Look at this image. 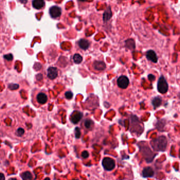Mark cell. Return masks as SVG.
Here are the masks:
<instances>
[{
  "label": "cell",
  "instance_id": "obj_1",
  "mask_svg": "<svg viewBox=\"0 0 180 180\" xmlns=\"http://www.w3.org/2000/svg\"><path fill=\"white\" fill-rule=\"evenodd\" d=\"M48 98L47 93L44 90H34L32 92V101L37 107L47 103Z\"/></svg>",
  "mask_w": 180,
  "mask_h": 180
},
{
  "label": "cell",
  "instance_id": "obj_2",
  "mask_svg": "<svg viewBox=\"0 0 180 180\" xmlns=\"http://www.w3.org/2000/svg\"><path fill=\"white\" fill-rule=\"evenodd\" d=\"M151 144L153 149L156 151H164L166 150L167 141V138L164 136L158 137L151 142Z\"/></svg>",
  "mask_w": 180,
  "mask_h": 180
},
{
  "label": "cell",
  "instance_id": "obj_3",
  "mask_svg": "<svg viewBox=\"0 0 180 180\" xmlns=\"http://www.w3.org/2000/svg\"><path fill=\"white\" fill-rule=\"evenodd\" d=\"M157 87L158 92L162 94H165L167 92L169 89V86L164 77L161 76L159 78L158 82Z\"/></svg>",
  "mask_w": 180,
  "mask_h": 180
},
{
  "label": "cell",
  "instance_id": "obj_4",
  "mask_svg": "<svg viewBox=\"0 0 180 180\" xmlns=\"http://www.w3.org/2000/svg\"><path fill=\"white\" fill-rule=\"evenodd\" d=\"M102 165L104 169L110 171L114 169L115 167V161L112 158H105L102 161Z\"/></svg>",
  "mask_w": 180,
  "mask_h": 180
},
{
  "label": "cell",
  "instance_id": "obj_5",
  "mask_svg": "<svg viewBox=\"0 0 180 180\" xmlns=\"http://www.w3.org/2000/svg\"><path fill=\"white\" fill-rule=\"evenodd\" d=\"M91 65L92 68L96 72H100L106 68V65L102 61H94Z\"/></svg>",
  "mask_w": 180,
  "mask_h": 180
},
{
  "label": "cell",
  "instance_id": "obj_6",
  "mask_svg": "<svg viewBox=\"0 0 180 180\" xmlns=\"http://www.w3.org/2000/svg\"><path fill=\"white\" fill-rule=\"evenodd\" d=\"M141 152L147 162H151L152 161L154 156L152 152L150 150V148H149L147 147H142L141 149Z\"/></svg>",
  "mask_w": 180,
  "mask_h": 180
},
{
  "label": "cell",
  "instance_id": "obj_7",
  "mask_svg": "<svg viewBox=\"0 0 180 180\" xmlns=\"http://www.w3.org/2000/svg\"><path fill=\"white\" fill-rule=\"evenodd\" d=\"M117 84L118 87L121 89H126L128 87L129 85L128 77L124 75H122L119 77L117 80Z\"/></svg>",
  "mask_w": 180,
  "mask_h": 180
},
{
  "label": "cell",
  "instance_id": "obj_8",
  "mask_svg": "<svg viewBox=\"0 0 180 180\" xmlns=\"http://www.w3.org/2000/svg\"><path fill=\"white\" fill-rule=\"evenodd\" d=\"M49 13L52 18L56 19L61 15V8L57 6H53L50 8Z\"/></svg>",
  "mask_w": 180,
  "mask_h": 180
},
{
  "label": "cell",
  "instance_id": "obj_9",
  "mask_svg": "<svg viewBox=\"0 0 180 180\" xmlns=\"http://www.w3.org/2000/svg\"><path fill=\"white\" fill-rule=\"evenodd\" d=\"M58 76V70L55 67H50L47 69V77L50 79L54 80Z\"/></svg>",
  "mask_w": 180,
  "mask_h": 180
},
{
  "label": "cell",
  "instance_id": "obj_10",
  "mask_svg": "<svg viewBox=\"0 0 180 180\" xmlns=\"http://www.w3.org/2000/svg\"><path fill=\"white\" fill-rule=\"evenodd\" d=\"M82 113H81L79 111H75L71 115V122L74 124H77L82 119Z\"/></svg>",
  "mask_w": 180,
  "mask_h": 180
},
{
  "label": "cell",
  "instance_id": "obj_11",
  "mask_svg": "<svg viewBox=\"0 0 180 180\" xmlns=\"http://www.w3.org/2000/svg\"><path fill=\"white\" fill-rule=\"evenodd\" d=\"M147 58L149 60L152 61L153 63H157L158 62V57L156 52L153 50H149L147 52Z\"/></svg>",
  "mask_w": 180,
  "mask_h": 180
},
{
  "label": "cell",
  "instance_id": "obj_12",
  "mask_svg": "<svg viewBox=\"0 0 180 180\" xmlns=\"http://www.w3.org/2000/svg\"><path fill=\"white\" fill-rule=\"evenodd\" d=\"M142 175L144 177H152L154 175V171L151 167H147L143 170Z\"/></svg>",
  "mask_w": 180,
  "mask_h": 180
},
{
  "label": "cell",
  "instance_id": "obj_13",
  "mask_svg": "<svg viewBox=\"0 0 180 180\" xmlns=\"http://www.w3.org/2000/svg\"><path fill=\"white\" fill-rule=\"evenodd\" d=\"M45 2L44 0H33L32 6L36 9H41L44 6Z\"/></svg>",
  "mask_w": 180,
  "mask_h": 180
},
{
  "label": "cell",
  "instance_id": "obj_14",
  "mask_svg": "<svg viewBox=\"0 0 180 180\" xmlns=\"http://www.w3.org/2000/svg\"><path fill=\"white\" fill-rule=\"evenodd\" d=\"M78 44H79V45L80 47V48L84 50L87 49L90 46L89 42L85 39H81L79 41Z\"/></svg>",
  "mask_w": 180,
  "mask_h": 180
},
{
  "label": "cell",
  "instance_id": "obj_15",
  "mask_svg": "<svg viewBox=\"0 0 180 180\" xmlns=\"http://www.w3.org/2000/svg\"><path fill=\"white\" fill-rule=\"evenodd\" d=\"M112 13L111 8L110 7H108L107 10L105 11L103 14V20L105 22L109 21L112 17Z\"/></svg>",
  "mask_w": 180,
  "mask_h": 180
},
{
  "label": "cell",
  "instance_id": "obj_16",
  "mask_svg": "<svg viewBox=\"0 0 180 180\" xmlns=\"http://www.w3.org/2000/svg\"><path fill=\"white\" fill-rule=\"evenodd\" d=\"M162 102V100L161 97L156 96V97H155L154 98H153V100H152V104L153 107H154L155 108H156V107H160L161 105Z\"/></svg>",
  "mask_w": 180,
  "mask_h": 180
},
{
  "label": "cell",
  "instance_id": "obj_17",
  "mask_svg": "<svg viewBox=\"0 0 180 180\" xmlns=\"http://www.w3.org/2000/svg\"><path fill=\"white\" fill-rule=\"evenodd\" d=\"M21 177L23 180H32L33 179V175L29 171H26L21 174Z\"/></svg>",
  "mask_w": 180,
  "mask_h": 180
},
{
  "label": "cell",
  "instance_id": "obj_18",
  "mask_svg": "<svg viewBox=\"0 0 180 180\" xmlns=\"http://www.w3.org/2000/svg\"><path fill=\"white\" fill-rule=\"evenodd\" d=\"M74 62L76 64H80L82 62L83 60V57L81 55L79 54H75L73 55V57Z\"/></svg>",
  "mask_w": 180,
  "mask_h": 180
},
{
  "label": "cell",
  "instance_id": "obj_19",
  "mask_svg": "<svg viewBox=\"0 0 180 180\" xmlns=\"http://www.w3.org/2000/svg\"><path fill=\"white\" fill-rule=\"evenodd\" d=\"M93 125H94V123L92 120H90V119L85 120L84 122L85 128H86L87 129H90V128H92Z\"/></svg>",
  "mask_w": 180,
  "mask_h": 180
},
{
  "label": "cell",
  "instance_id": "obj_20",
  "mask_svg": "<svg viewBox=\"0 0 180 180\" xmlns=\"http://www.w3.org/2000/svg\"><path fill=\"white\" fill-rule=\"evenodd\" d=\"M165 125V121L163 120H160L158 121V122L156 124V128L158 129L159 131H162V127L161 126H164Z\"/></svg>",
  "mask_w": 180,
  "mask_h": 180
},
{
  "label": "cell",
  "instance_id": "obj_21",
  "mask_svg": "<svg viewBox=\"0 0 180 180\" xmlns=\"http://www.w3.org/2000/svg\"><path fill=\"white\" fill-rule=\"evenodd\" d=\"M73 96V94L71 91H67L65 93V96L66 98L68 100L72 98Z\"/></svg>",
  "mask_w": 180,
  "mask_h": 180
},
{
  "label": "cell",
  "instance_id": "obj_22",
  "mask_svg": "<svg viewBox=\"0 0 180 180\" xmlns=\"http://www.w3.org/2000/svg\"><path fill=\"white\" fill-rule=\"evenodd\" d=\"M75 137L76 138H79L80 136H81V132H80V130L79 128H75Z\"/></svg>",
  "mask_w": 180,
  "mask_h": 180
},
{
  "label": "cell",
  "instance_id": "obj_23",
  "mask_svg": "<svg viewBox=\"0 0 180 180\" xmlns=\"http://www.w3.org/2000/svg\"><path fill=\"white\" fill-rule=\"evenodd\" d=\"M81 156L83 158H87L89 156V153L87 151H84L82 152Z\"/></svg>",
  "mask_w": 180,
  "mask_h": 180
},
{
  "label": "cell",
  "instance_id": "obj_24",
  "mask_svg": "<svg viewBox=\"0 0 180 180\" xmlns=\"http://www.w3.org/2000/svg\"><path fill=\"white\" fill-rule=\"evenodd\" d=\"M148 77H149V79L151 81H153L155 79H156V77L154 75H153L152 74H150L149 76H148Z\"/></svg>",
  "mask_w": 180,
  "mask_h": 180
},
{
  "label": "cell",
  "instance_id": "obj_25",
  "mask_svg": "<svg viewBox=\"0 0 180 180\" xmlns=\"http://www.w3.org/2000/svg\"><path fill=\"white\" fill-rule=\"evenodd\" d=\"M5 176L3 173H0V180H5Z\"/></svg>",
  "mask_w": 180,
  "mask_h": 180
},
{
  "label": "cell",
  "instance_id": "obj_26",
  "mask_svg": "<svg viewBox=\"0 0 180 180\" xmlns=\"http://www.w3.org/2000/svg\"><path fill=\"white\" fill-rule=\"evenodd\" d=\"M19 1L20 2H21V3H23V4H25V3H27L28 0H19Z\"/></svg>",
  "mask_w": 180,
  "mask_h": 180
},
{
  "label": "cell",
  "instance_id": "obj_27",
  "mask_svg": "<svg viewBox=\"0 0 180 180\" xmlns=\"http://www.w3.org/2000/svg\"><path fill=\"white\" fill-rule=\"evenodd\" d=\"M8 180H17V179H15V178H10V179H9Z\"/></svg>",
  "mask_w": 180,
  "mask_h": 180
},
{
  "label": "cell",
  "instance_id": "obj_28",
  "mask_svg": "<svg viewBox=\"0 0 180 180\" xmlns=\"http://www.w3.org/2000/svg\"><path fill=\"white\" fill-rule=\"evenodd\" d=\"M44 180H50V179L49 177H47Z\"/></svg>",
  "mask_w": 180,
  "mask_h": 180
},
{
  "label": "cell",
  "instance_id": "obj_29",
  "mask_svg": "<svg viewBox=\"0 0 180 180\" xmlns=\"http://www.w3.org/2000/svg\"><path fill=\"white\" fill-rule=\"evenodd\" d=\"M80 1H82V2H84V1H85L86 0H79Z\"/></svg>",
  "mask_w": 180,
  "mask_h": 180
},
{
  "label": "cell",
  "instance_id": "obj_30",
  "mask_svg": "<svg viewBox=\"0 0 180 180\" xmlns=\"http://www.w3.org/2000/svg\"><path fill=\"white\" fill-rule=\"evenodd\" d=\"M179 98H180V93H179Z\"/></svg>",
  "mask_w": 180,
  "mask_h": 180
},
{
  "label": "cell",
  "instance_id": "obj_31",
  "mask_svg": "<svg viewBox=\"0 0 180 180\" xmlns=\"http://www.w3.org/2000/svg\"><path fill=\"white\" fill-rule=\"evenodd\" d=\"M78 180V179H74V180Z\"/></svg>",
  "mask_w": 180,
  "mask_h": 180
}]
</instances>
